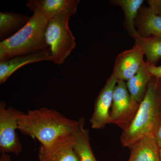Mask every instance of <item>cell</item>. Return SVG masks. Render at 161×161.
Returning <instances> with one entry per match:
<instances>
[{
    "instance_id": "cell-14",
    "label": "cell",
    "mask_w": 161,
    "mask_h": 161,
    "mask_svg": "<svg viewBox=\"0 0 161 161\" xmlns=\"http://www.w3.org/2000/svg\"><path fill=\"white\" fill-rule=\"evenodd\" d=\"M159 149L153 134H150L130 149L128 161H160Z\"/></svg>"
},
{
    "instance_id": "cell-19",
    "label": "cell",
    "mask_w": 161,
    "mask_h": 161,
    "mask_svg": "<svg viewBox=\"0 0 161 161\" xmlns=\"http://www.w3.org/2000/svg\"><path fill=\"white\" fill-rule=\"evenodd\" d=\"M148 3L150 9L161 16V0H150Z\"/></svg>"
},
{
    "instance_id": "cell-18",
    "label": "cell",
    "mask_w": 161,
    "mask_h": 161,
    "mask_svg": "<svg viewBox=\"0 0 161 161\" xmlns=\"http://www.w3.org/2000/svg\"><path fill=\"white\" fill-rule=\"evenodd\" d=\"M30 18L28 16L14 13H0V37H5L15 31H18Z\"/></svg>"
},
{
    "instance_id": "cell-1",
    "label": "cell",
    "mask_w": 161,
    "mask_h": 161,
    "mask_svg": "<svg viewBox=\"0 0 161 161\" xmlns=\"http://www.w3.org/2000/svg\"><path fill=\"white\" fill-rule=\"evenodd\" d=\"M77 121L67 118L56 110L43 107L23 113L19 120L18 130L47 148L72 137Z\"/></svg>"
},
{
    "instance_id": "cell-12",
    "label": "cell",
    "mask_w": 161,
    "mask_h": 161,
    "mask_svg": "<svg viewBox=\"0 0 161 161\" xmlns=\"http://www.w3.org/2000/svg\"><path fill=\"white\" fill-rule=\"evenodd\" d=\"M74 150L80 161H98L90 144L89 131L85 128L83 118L77 121L72 133Z\"/></svg>"
},
{
    "instance_id": "cell-10",
    "label": "cell",
    "mask_w": 161,
    "mask_h": 161,
    "mask_svg": "<svg viewBox=\"0 0 161 161\" xmlns=\"http://www.w3.org/2000/svg\"><path fill=\"white\" fill-rule=\"evenodd\" d=\"M43 61H51L49 50L21 55L0 62V84L5 83L15 72L24 65Z\"/></svg>"
},
{
    "instance_id": "cell-8",
    "label": "cell",
    "mask_w": 161,
    "mask_h": 161,
    "mask_svg": "<svg viewBox=\"0 0 161 161\" xmlns=\"http://www.w3.org/2000/svg\"><path fill=\"white\" fill-rule=\"evenodd\" d=\"M144 56L142 50L134 43L132 48L122 52L116 57L112 75L118 80H129L145 62Z\"/></svg>"
},
{
    "instance_id": "cell-6",
    "label": "cell",
    "mask_w": 161,
    "mask_h": 161,
    "mask_svg": "<svg viewBox=\"0 0 161 161\" xmlns=\"http://www.w3.org/2000/svg\"><path fill=\"white\" fill-rule=\"evenodd\" d=\"M139 105L131 97L125 81L118 80L110 111L111 124H115L123 131L125 130L135 117Z\"/></svg>"
},
{
    "instance_id": "cell-7",
    "label": "cell",
    "mask_w": 161,
    "mask_h": 161,
    "mask_svg": "<svg viewBox=\"0 0 161 161\" xmlns=\"http://www.w3.org/2000/svg\"><path fill=\"white\" fill-rule=\"evenodd\" d=\"M118 80L112 74L106 80L98 94L90 122L92 129L100 130L111 124L110 108L112 107L114 88Z\"/></svg>"
},
{
    "instance_id": "cell-23",
    "label": "cell",
    "mask_w": 161,
    "mask_h": 161,
    "mask_svg": "<svg viewBox=\"0 0 161 161\" xmlns=\"http://www.w3.org/2000/svg\"><path fill=\"white\" fill-rule=\"evenodd\" d=\"M159 155H160V159L161 161V148L159 149Z\"/></svg>"
},
{
    "instance_id": "cell-9",
    "label": "cell",
    "mask_w": 161,
    "mask_h": 161,
    "mask_svg": "<svg viewBox=\"0 0 161 161\" xmlns=\"http://www.w3.org/2000/svg\"><path fill=\"white\" fill-rule=\"evenodd\" d=\"M78 0H29L26 6L33 12H42L50 17L64 15L73 16L76 13Z\"/></svg>"
},
{
    "instance_id": "cell-22",
    "label": "cell",
    "mask_w": 161,
    "mask_h": 161,
    "mask_svg": "<svg viewBox=\"0 0 161 161\" xmlns=\"http://www.w3.org/2000/svg\"><path fill=\"white\" fill-rule=\"evenodd\" d=\"M0 161H12L11 157L9 154L2 153L0 156Z\"/></svg>"
},
{
    "instance_id": "cell-20",
    "label": "cell",
    "mask_w": 161,
    "mask_h": 161,
    "mask_svg": "<svg viewBox=\"0 0 161 161\" xmlns=\"http://www.w3.org/2000/svg\"><path fill=\"white\" fill-rule=\"evenodd\" d=\"M148 69L153 77L161 80V65L157 66L148 64Z\"/></svg>"
},
{
    "instance_id": "cell-21",
    "label": "cell",
    "mask_w": 161,
    "mask_h": 161,
    "mask_svg": "<svg viewBox=\"0 0 161 161\" xmlns=\"http://www.w3.org/2000/svg\"><path fill=\"white\" fill-rule=\"evenodd\" d=\"M153 134L159 147L161 148V116L154 130Z\"/></svg>"
},
{
    "instance_id": "cell-17",
    "label": "cell",
    "mask_w": 161,
    "mask_h": 161,
    "mask_svg": "<svg viewBox=\"0 0 161 161\" xmlns=\"http://www.w3.org/2000/svg\"><path fill=\"white\" fill-rule=\"evenodd\" d=\"M135 44L142 50L150 65H156L161 59V36H152L148 37L138 36Z\"/></svg>"
},
{
    "instance_id": "cell-11",
    "label": "cell",
    "mask_w": 161,
    "mask_h": 161,
    "mask_svg": "<svg viewBox=\"0 0 161 161\" xmlns=\"http://www.w3.org/2000/svg\"><path fill=\"white\" fill-rule=\"evenodd\" d=\"M73 136L64 142L49 147L40 146L39 161H80L73 147Z\"/></svg>"
},
{
    "instance_id": "cell-13",
    "label": "cell",
    "mask_w": 161,
    "mask_h": 161,
    "mask_svg": "<svg viewBox=\"0 0 161 161\" xmlns=\"http://www.w3.org/2000/svg\"><path fill=\"white\" fill-rule=\"evenodd\" d=\"M135 25L139 36L142 37L161 36V16L149 7L140 9Z\"/></svg>"
},
{
    "instance_id": "cell-2",
    "label": "cell",
    "mask_w": 161,
    "mask_h": 161,
    "mask_svg": "<svg viewBox=\"0 0 161 161\" xmlns=\"http://www.w3.org/2000/svg\"><path fill=\"white\" fill-rule=\"evenodd\" d=\"M161 80L153 77L135 117L124 130L121 142L131 149L147 136L153 134L161 116Z\"/></svg>"
},
{
    "instance_id": "cell-15",
    "label": "cell",
    "mask_w": 161,
    "mask_h": 161,
    "mask_svg": "<svg viewBox=\"0 0 161 161\" xmlns=\"http://www.w3.org/2000/svg\"><path fill=\"white\" fill-rule=\"evenodd\" d=\"M152 77L148 69V64L145 61L137 73L127 80V86L131 97L139 104L146 95Z\"/></svg>"
},
{
    "instance_id": "cell-5",
    "label": "cell",
    "mask_w": 161,
    "mask_h": 161,
    "mask_svg": "<svg viewBox=\"0 0 161 161\" xmlns=\"http://www.w3.org/2000/svg\"><path fill=\"white\" fill-rule=\"evenodd\" d=\"M24 112L12 107L7 108L5 102H0V151L19 155L23 146L16 132L19 120Z\"/></svg>"
},
{
    "instance_id": "cell-3",
    "label": "cell",
    "mask_w": 161,
    "mask_h": 161,
    "mask_svg": "<svg viewBox=\"0 0 161 161\" xmlns=\"http://www.w3.org/2000/svg\"><path fill=\"white\" fill-rule=\"evenodd\" d=\"M50 18L42 12H33L22 28L0 42V62L48 49L45 32Z\"/></svg>"
},
{
    "instance_id": "cell-16",
    "label": "cell",
    "mask_w": 161,
    "mask_h": 161,
    "mask_svg": "<svg viewBox=\"0 0 161 161\" xmlns=\"http://www.w3.org/2000/svg\"><path fill=\"white\" fill-rule=\"evenodd\" d=\"M112 2L122 9L124 14V27L128 34L135 40L139 36L135 28V21L144 1L116 0Z\"/></svg>"
},
{
    "instance_id": "cell-4",
    "label": "cell",
    "mask_w": 161,
    "mask_h": 161,
    "mask_svg": "<svg viewBox=\"0 0 161 161\" xmlns=\"http://www.w3.org/2000/svg\"><path fill=\"white\" fill-rule=\"evenodd\" d=\"M70 17L64 15L50 18L47 25L45 39L51 61L64 63L76 46L75 36L69 27Z\"/></svg>"
}]
</instances>
